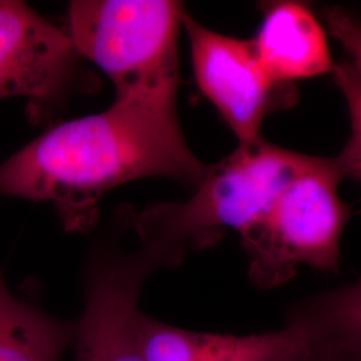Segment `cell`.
<instances>
[{"mask_svg":"<svg viewBox=\"0 0 361 361\" xmlns=\"http://www.w3.org/2000/svg\"><path fill=\"white\" fill-rule=\"evenodd\" d=\"M178 116L116 102L56 125L0 164V197L51 202L68 232L98 219L104 194L131 180L164 177L195 188L207 171Z\"/></svg>","mask_w":361,"mask_h":361,"instance_id":"6da1fadb","label":"cell"},{"mask_svg":"<svg viewBox=\"0 0 361 361\" xmlns=\"http://www.w3.org/2000/svg\"><path fill=\"white\" fill-rule=\"evenodd\" d=\"M324 159L262 138L240 143L232 154L207 166L188 201L147 209L134 226L142 244L169 247L183 261L189 250L217 244L228 229L244 232Z\"/></svg>","mask_w":361,"mask_h":361,"instance_id":"7a4b0ae2","label":"cell"},{"mask_svg":"<svg viewBox=\"0 0 361 361\" xmlns=\"http://www.w3.org/2000/svg\"><path fill=\"white\" fill-rule=\"evenodd\" d=\"M185 13L171 0H74L67 34L111 80L116 102L177 116Z\"/></svg>","mask_w":361,"mask_h":361,"instance_id":"3957f363","label":"cell"},{"mask_svg":"<svg viewBox=\"0 0 361 361\" xmlns=\"http://www.w3.org/2000/svg\"><path fill=\"white\" fill-rule=\"evenodd\" d=\"M341 180L336 158H325L240 233L253 284L262 289L280 286L300 265L338 273L341 235L349 217L337 193Z\"/></svg>","mask_w":361,"mask_h":361,"instance_id":"277c9868","label":"cell"},{"mask_svg":"<svg viewBox=\"0 0 361 361\" xmlns=\"http://www.w3.org/2000/svg\"><path fill=\"white\" fill-rule=\"evenodd\" d=\"M180 264L170 249L153 244L131 255L94 258L86 274L85 308L75 322L77 361H146L138 332L141 290L152 273Z\"/></svg>","mask_w":361,"mask_h":361,"instance_id":"5b68a950","label":"cell"},{"mask_svg":"<svg viewBox=\"0 0 361 361\" xmlns=\"http://www.w3.org/2000/svg\"><path fill=\"white\" fill-rule=\"evenodd\" d=\"M197 85L216 106L240 143L253 142L265 116L296 104L292 85H273L264 73L252 40L233 38L200 25L185 13Z\"/></svg>","mask_w":361,"mask_h":361,"instance_id":"8992f818","label":"cell"},{"mask_svg":"<svg viewBox=\"0 0 361 361\" xmlns=\"http://www.w3.org/2000/svg\"><path fill=\"white\" fill-rule=\"evenodd\" d=\"M78 56L67 32L23 1L0 0V99L58 98Z\"/></svg>","mask_w":361,"mask_h":361,"instance_id":"52a82bcc","label":"cell"},{"mask_svg":"<svg viewBox=\"0 0 361 361\" xmlns=\"http://www.w3.org/2000/svg\"><path fill=\"white\" fill-rule=\"evenodd\" d=\"M140 343L146 361H302L310 344L293 326L259 335L204 334L140 316Z\"/></svg>","mask_w":361,"mask_h":361,"instance_id":"ba28073f","label":"cell"},{"mask_svg":"<svg viewBox=\"0 0 361 361\" xmlns=\"http://www.w3.org/2000/svg\"><path fill=\"white\" fill-rule=\"evenodd\" d=\"M252 42L273 85H290L335 70L323 27L310 8L298 1L268 4Z\"/></svg>","mask_w":361,"mask_h":361,"instance_id":"9c48e42d","label":"cell"},{"mask_svg":"<svg viewBox=\"0 0 361 361\" xmlns=\"http://www.w3.org/2000/svg\"><path fill=\"white\" fill-rule=\"evenodd\" d=\"M286 325L298 329L313 350L361 361V279L300 302L289 310Z\"/></svg>","mask_w":361,"mask_h":361,"instance_id":"30bf717a","label":"cell"},{"mask_svg":"<svg viewBox=\"0 0 361 361\" xmlns=\"http://www.w3.org/2000/svg\"><path fill=\"white\" fill-rule=\"evenodd\" d=\"M75 322L59 320L11 293L0 274V361H59L75 341Z\"/></svg>","mask_w":361,"mask_h":361,"instance_id":"8fae6325","label":"cell"},{"mask_svg":"<svg viewBox=\"0 0 361 361\" xmlns=\"http://www.w3.org/2000/svg\"><path fill=\"white\" fill-rule=\"evenodd\" d=\"M336 86L345 98L350 119V138L347 146L336 157L343 178L361 182V71L353 63H341L334 70Z\"/></svg>","mask_w":361,"mask_h":361,"instance_id":"7c38bea8","label":"cell"},{"mask_svg":"<svg viewBox=\"0 0 361 361\" xmlns=\"http://www.w3.org/2000/svg\"><path fill=\"white\" fill-rule=\"evenodd\" d=\"M324 22L328 32L352 58L353 65L361 71V19L343 7L325 8Z\"/></svg>","mask_w":361,"mask_h":361,"instance_id":"4fadbf2b","label":"cell"},{"mask_svg":"<svg viewBox=\"0 0 361 361\" xmlns=\"http://www.w3.org/2000/svg\"><path fill=\"white\" fill-rule=\"evenodd\" d=\"M302 361H343L340 359H337L335 356H331V355H326L323 352H319V350H313L310 348V355L304 359Z\"/></svg>","mask_w":361,"mask_h":361,"instance_id":"5bb4252c","label":"cell"}]
</instances>
